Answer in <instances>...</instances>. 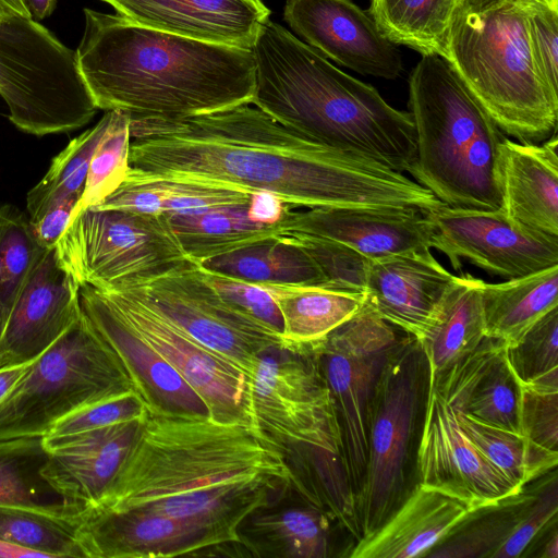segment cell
<instances>
[{
	"label": "cell",
	"mask_w": 558,
	"mask_h": 558,
	"mask_svg": "<svg viewBox=\"0 0 558 558\" xmlns=\"http://www.w3.org/2000/svg\"><path fill=\"white\" fill-rule=\"evenodd\" d=\"M482 279L456 276L435 317L418 340L426 356L429 380L473 352L487 337L482 303Z\"/></svg>",
	"instance_id": "f1b7e54d"
},
{
	"label": "cell",
	"mask_w": 558,
	"mask_h": 558,
	"mask_svg": "<svg viewBox=\"0 0 558 558\" xmlns=\"http://www.w3.org/2000/svg\"><path fill=\"white\" fill-rule=\"evenodd\" d=\"M146 405L135 389L88 404L57 421L45 436H64L110 424L142 418Z\"/></svg>",
	"instance_id": "bcb514c9"
},
{
	"label": "cell",
	"mask_w": 558,
	"mask_h": 558,
	"mask_svg": "<svg viewBox=\"0 0 558 558\" xmlns=\"http://www.w3.org/2000/svg\"><path fill=\"white\" fill-rule=\"evenodd\" d=\"M283 20L323 57L360 74L393 80L403 71L395 45L352 0H287Z\"/></svg>",
	"instance_id": "e0dca14e"
},
{
	"label": "cell",
	"mask_w": 558,
	"mask_h": 558,
	"mask_svg": "<svg viewBox=\"0 0 558 558\" xmlns=\"http://www.w3.org/2000/svg\"><path fill=\"white\" fill-rule=\"evenodd\" d=\"M135 24L196 40L252 49L269 9L253 0H100Z\"/></svg>",
	"instance_id": "603a6c76"
},
{
	"label": "cell",
	"mask_w": 558,
	"mask_h": 558,
	"mask_svg": "<svg viewBox=\"0 0 558 558\" xmlns=\"http://www.w3.org/2000/svg\"><path fill=\"white\" fill-rule=\"evenodd\" d=\"M248 203L166 216L182 247L198 266L205 259L282 234L280 223L253 221Z\"/></svg>",
	"instance_id": "d6a6232c"
},
{
	"label": "cell",
	"mask_w": 558,
	"mask_h": 558,
	"mask_svg": "<svg viewBox=\"0 0 558 558\" xmlns=\"http://www.w3.org/2000/svg\"><path fill=\"white\" fill-rule=\"evenodd\" d=\"M525 487L517 495L471 512L425 557L492 558L512 533L533 496V489Z\"/></svg>",
	"instance_id": "74e56055"
},
{
	"label": "cell",
	"mask_w": 558,
	"mask_h": 558,
	"mask_svg": "<svg viewBox=\"0 0 558 558\" xmlns=\"http://www.w3.org/2000/svg\"><path fill=\"white\" fill-rule=\"evenodd\" d=\"M454 413L482 456L518 489L556 470L557 451L542 448L520 433L482 423L460 411Z\"/></svg>",
	"instance_id": "8d00e7d4"
},
{
	"label": "cell",
	"mask_w": 558,
	"mask_h": 558,
	"mask_svg": "<svg viewBox=\"0 0 558 558\" xmlns=\"http://www.w3.org/2000/svg\"><path fill=\"white\" fill-rule=\"evenodd\" d=\"M542 558H557L558 557V536L556 526L549 536V539L545 543L543 553L541 554Z\"/></svg>",
	"instance_id": "6f0895ef"
},
{
	"label": "cell",
	"mask_w": 558,
	"mask_h": 558,
	"mask_svg": "<svg viewBox=\"0 0 558 558\" xmlns=\"http://www.w3.org/2000/svg\"><path fill=\"white\" fill-rule=\"evenodd\" d=\"M84 558L227 556L232 548L171 517L143 509H85L77 530Z\"/></svg>",
	"instance_id": "d6986e66"
},
{
	"label": "cell",
	"mask_w": 558,
	"mask_h": 558,
	"mask_svg": "<svg viewBox=\"0 0 558 558\" xmlns=\"http://www.w3.org/2000/svg\"><path fill=\"white\" fill-rule=\"evenodd\" d=\"M109 122V111L51 160L46 174L26 195L29 221L36 220L54 202L70 196H82L92 156Z\"/></svg>",
	"instance_id": "ab89813d"
},
{
	"label": "cell",
	"mask_w": 558,
	"mask_h": 558,
	"mask_svg": "<svg viewBox=\"0 0 558 558\" xmlns=\"http://www.w3.org/2000/svg\"><path fill=\"white\" fill-rule=\"evenodd\" d=\"M529 28L539 74L558 93V0H530Z\"/></svg>",
	"instance_id": "c3c4849f"
},
{
	"label": "cell",
	"mask_w": 558,
	"mask_h": 558,
	"mask_svg": "<svg viewBox=\"0 0 558 558\" xmlns=\"http://www.w3.org/2000/svg\"><path fill=\"white\" fill-rule=\"evenodd\" d=\"M76 62L98 109L177 118L252 102L250 48L213 44L84 9Z\"/></svg>",
	"instance_id": "3957f363"
},
{
	"label": "cell",
	"mask_w": 558,
	"mask_h": 558,
	"mask_svg": "<svg viewBox=\"0 0 558 558\" xmlns=\"http://www.w3.org/2000/svg\"><path fill=\"white\" fill-rule=\"evenodd\" d=\"M198 267L258 286L326 288L327 284L312 255L299 242L282 234L205 259Z\"/></svg>",
	"instance_id": "f546056e"
},
{
	"label": "cell",
	"mask_w": 558,
	"mask_h": 558,
	"mask_svg": "<svg viewBox=\"0 0 558 558\" xmlns=\"http://www.w3.org/2000/svg\"><path fill=\"white\" fill-rule=\"evenodd\" d=\"M486 336L514 345L545 314L558 307V265L500 283H482Z\"/></svg>",
	"instance_id": "4dcf8cb0"
},
{
	"label": "cell",
	"mask_w": 558,
	"mask_h": 558,
	"mask_svg": "<svg viewBox=\"0 0 558 558\" xmlns=\"http://www.w3.org/2000/svg\"><path fill=\"white\" fill-rule=\"evenodd\" d=\"M454 410L482 423L521 434L522 387L506 359V345L486 337L468 356L429 380Z\"/></svg>",
	"instance_id": "d4e9b609"
},
{
	"label": "cell",
	"mask_w": 558,
	"mask_h": 558,
	"mask_svg": "<svg viewBox=\"0 0 558 558\" xmlns=\"http://www.w3.org/2000/svg\"><path fill=\"white\" fill-rule=\"evenodd\" d=\"M54 252L61 268L80 286L100 292L130 290L197 267L166 215L123 209L76 213Z\"/></svg>",
	"instance_id": "9c48e42d"
},
{
	"label": "cell",
	"mask_w": 558,
	"mask_h": 558,
	"mask_svg": "<svg viewBox=\"0 0 558 558\" xmlns=\"http://www.w3.org/2000/svg\"><path fill=\"white\" fill-rule=\"evenodd\" d=\"M558 487L555 470L551 476L533 489L522 518L492 558H517L522 556L531 542L549 523L557 521Z\"/></svg>",
	"instance_id": "7dc6e473"
},
{
	"label": "cell",
	"mask_w": 558,
	"mask_h": 558,
	"mask_svg": "<svg viewBox=\"0 0 558 558\" xmlns=\"http://www.w3.org/2000/svg\"><path fill=\"white\" fill-rule=\"evenodd\" d=\"M458 0H371L368 14L393 45L442 57Z\"/></svg>",
	"instance_id": "d590c367"
},
{
	"label": "cell",
	"mask_w": 558,
	"mask_h": 558,
	"mask_svg": "<svg viewBox=\"0 0 558 558\" xmlns=\"http://www.w3.org/2000/svg\"><path fill=\"white\" fill-rule=\"evenodd\" d=\"M520 429L534 444L558 452V390L522 387Z\"/></svg>",
	"instance_id": "681fc988"
},
{
	"label": "cell",
	"mask_w": 558,
	"mask_h": 558,
	"mask_svg": "<svg viewBox=\"0 0 558 558\" xmlns=\"http://www.w3.org/2000/svg\"><path fill=\"white\" fill-rule=\"evenodd\" d=\"M432 247L458 270L462 260L507 280L558 265V238L526 231L501 210L441 207L426 211Z\"/></svg>",
	"instance_id": "5bb4252c"
},
{
	"label": "cell",
	"mask_w": 558,
	"mask_h": 558,
	"mask_svg": "<svg viewBox=\"0 0 558 558\" xmlns=\"http://www.w3.org/2000/svg\"><path fill=\"white\" fill-rule=\"evenodd\" d=\"M85 509L0 505V538L45 553L50 558L83 557L77 530Z\"/></svg>",
	"instance_id": "e575fe53"
},
{
	"label": "cell",
	"mask_w": 558,
	"mask_h": 558,
	"mask_svg": "<svg viewBox=\"0 0 558 558\" xmlns=\"http://www.w3.org/2000/svg\"><path fill=\"white\" fill-rule=\"evenodd\" d=\"M284 495L256 510L242 524L240 533L250 556L329 557L330 520H333L299 496L286 504Z\"/></svg>",
	"instance_id": "83f0119b"
},
{
	"label": "cell",
	"mask_w": 558,
	"mask_h": 558,
	"mask_svg": "<svg viewBox=\"0 0 558 558\" xmlns=\"http://www.w3.org/2000/svg\"><path fill=\"white\" fill-rule=\"evenodd\" d=\"M290 482L282 454L248 425L147 411L95 508L161 513L250 556L242 524L287 493Z\"/></svg>",
	"instance_id": "7a4b0ae2"
},
{
	"label": "cell",
	"mask_w": 558,
	"mask_h": 558,
	"mask_svg": "<svg viewBox=\"0 0 558 558\" xmlns=\"http://www.w3.org/2000/svg\"><path fill=\"white\" fill-rule=\"evenodd\" d=\"M315 259L324 274L327 289L364 293L369 258L340 242L302 233H287Z\"/></svg>",
	"instance_id": "ee69618b"
},
{
	"label": "cell",
	"mask_w": 558,
	"mask_h": 558,
	"mask_svg": "<svg viewBox=\"0 0 558 558\" xmlns=\"http://www.w3.org/2000/svg\"><path fill=\"white\" fill-rule=\"evenodd\" d=\"M2 328H3V324L0 322V335H1Z\"/></svg>",
	"instance_id": "91938a15"
},
{
	"label": "cell",
	"mask_w": 558,
	"mask_h": 558,
	"mask_svg": "<svg viewBox=\"0 0 558 558\" xmlns=\"http://www.w3.org/2000/svg\"><path fill=\"white\" fill-rule=\"evenodd\" d=\"M33 20L47 19L54 10L57 0H24Z\"/></svg>",
	"instance_id": "11a10c76"
},
{
	"label": "cell",
	"mask_w": 558,
	"mask_h": 558,
	"mask_svg": "<svg viewBox=\"0 0 558 558\" xmlns=\"http://www.w3.org/2000/svg\"><path fill=\"white\" fill-rule=\"evenodd\" d=\"M0 96L10 121L43 136L76 130L96 114L75 51L32 17L0 16Z\"/></svg>",
	"instance_id": "8fae6325"
},
{
	"label": "cell",
	"mask_w": 558,
	"mask_h": 558,
	"mask_svg": "<svg viewBox=\"0 0 558 558\" xmlns=\"http://www.w3.org/2000/svg\"><path fill=\"white\" fill-rule=\"evenodd\" d=\"M143 417L71 435L43 436L49 452L41 469L44 478L65 504L97 507L129 454Z\"/></svg>",
	"instance_id": "7402d4cb"
},
{
	"label": "cell",
	"mask_w": 558,
	"mask_h": 558,
	"mask_svg": "<svg viewBox=\"0 0 558 558\" xmlns=\"http://www.w3.org/2000/svg\"><path fill=\"white\" fill-rule=\"evenodd\" d=\"M416 477L417 483L474 510L522 492L482 456L460 427L453 409L432 387L417 446Z\"/></svg>",
	"instance_id": "2e32d148"
},
{
	"label": "cell",
	"mask_w": 558,
	"mask_h": 558,
	"mask_svg": "<svg viewBox=\"0 0 558 558\" xmlns=\"http://www.w3.org/2000/svg\"><path fill=\"white\" fill-rule=\"evenodd\" d=\"M530 0H458L442 58L499 130L523 144L557 132L558 93L532 52Z\"/></svg>",
	"instance_id": "8992f818"
},
{
	"label": "cell",
	"mask_w": 558,
	"mask_h": 558,
	"mask_svg": "<svg viewBox=\"0 0 558 558\" xmlns=\"http://www.w3.org/2000/svg\"><path fill=\"white\" fill-rule=\"evenodd\" d=\"M35 361V360H34ZM28 362L4 369H0V401L9 393L16 383L24 376L31 364Z\"/></svg>",
	"instance_id": "f5cc1de1"
},
{
	"label": "cell",
	"mask_w": 558,
	"mask_h": 558,
	"mask_svg": "<svg viewBox=\"0 0 558 558\" xmlns=\"http://www.w3.org/2000/svg\"><path fill=\"white\" fill-rule=\"evenodd\" d=\"M125 291L246 376L262 352L282 343L279 336L228 305L203 279L198 266Z\"/></svg>",
	"instance_id": "4fadbf2b"
},
{
	"label": "cell",
	"mask_w": 558,
	"mask_h": 558,
	"mask_svg": "<svg viewBox=\"0 0 558 558\" xmlns=\"http://www.w3.org/2000/svg\"><path fill=\"white\" fill-rule=\"evenodd\" d=\"M48 454L41 436L0 439V505L52 507L65 504L41 474Z\"/></svg>",
	"instance_id": "f35d334b"
},
{
	"label": "cell",
	"mask_w": 558,
	"mask_h": 558,
	"mask_svg": "<svg viewBox=\"0 0 558 558\" xmlns=\"http://www.w3.org/2000/svg\"><path fill=\"white\" fill-rule=\"evenodd\" d=\"M10 15L1 5H0V16Z\"/></svg>",
	"instance_id": "680465c9"
},
{
	"label": "cell",
	"mask_w": 558,
	"mask_h": 558,
	"mask_svg": "<svg viewBox=\"0 0 558 558\" xmlns=\"http://www.w3.org/2000/svg\"><path fill=\"white\" fill-rule=\"evenodd\" d=\"M430 250L372 259L365 298L377 313L417 341L453 283Z\"/></svg>",
	"instance_id": "cb8c5ba5"
},
{
	"label": "cell",
	"mask_w": 558,
	"mask_h": 558,
	"mask_svg": "<svg viewBox=\"0 0 558 558\" xmlns=\"http://www.w3.org/2000/svg\"><path fill=\"white\" fill-rule=\"evenodd\" d=\"M130 120L128 112L109 111L107 129L92 156L84 190L74 215L97 206L124 181L130 168Z\"/></svg>",
	"instance_id": "b9f144b4"
},
{
	"label": "cell",
	"mask_w": 558,
	"mask_h": 558,
	"mask_svg": "<svg viewBox=\"0 0 558 558\" xmlns=\"http://www.w3.org/2000/svg\"><path fill=\"white\" fill-rule=\"evenodd\" d=\"M102 293L199 396L209 417L251 426L246 375L241 369L194 341L131 292Z\"/></svg>",
	"instance_id": "9a60e30c"
},
{
	"label": "cell",
	"mask_w": 558,
	"mask_h": 558,
	"mask_svg": "<svg viewBox=\"0 0 558 558\" xmlns=\"http://www.w3.org/2000/svg\"><path fill=\"white\" fill-rule=\"evenodd\" d=\"M252 51L251 104L314 143L410 172L416 132L409 111L393 108L375 87L344 73L269 19Z\"/></svg>",
	"instance_id": "277c9868"
},
{
	"label": "cell",
	"mask_w": 558,
	"mask_h": 558,
	"mask_svg": "<svg viewBox=\"0 0 558 558\" xmlns=\"http://www.w3.org/2000/svg\"><path fill=\"white\" fill-rule=\"evenodd\" d=\"M557 136L541 144L505 136L500 146L501 211L518 227L558 238Z\"/></svg>",
	"instance_id": "484cf974"
},
{
	"label": "cell",
	"mask_w": 558,
	"mask_h": 558,
	"mask_svg": "<svg viewBox=\"0 0 558 558\" xmlns=\"http://www.w3.org/2000/svg\"><path fill=\"white\" fill-rule=\"evenodd\" d=\"M129 389L121 362L81 312L0 401V439L43 437L60 418Z\"/></svg>",
	"instance_id": "30bf717a"
},
{
	"label": "cell",
	"mask_w": 558,
	"mask_h": 558,
	"mask_svg": "<svg viewBox=\"0 0 558 558\" xmlns=\"http://www.w3.org/2000/svg\"><path fill=\"white\" fill-rule=\"evenodd\" d=\"M428 389L426 356L408 335L386 362L368 407L366 471L355 499L360 539L377 530L417 483L416 452Z\"/></svg>",
	"instance_id": "ba28073f"
},
{
	"label": "cell",
	"mask_w": 558,
	"mask_h": 558,
	"mask_svg": "<svg viewBox=\"0 0 558 558\" xmlns=\"http://www.w3.org/2000/svg\"><path fill=\"white\" fill-rule=\"evenodd\" d=\"M199 268V267H198ZM203 279L235 312L281 338L282 316L272 294L266 287L206 271Z\"/></svg>",
	"instance_id": "f6af8a7d"
},
{
	"label": "cell",
	"mask_w": 558,
	"mask_h": 558,
	"mask_svg": "<svg viewBox=\"0 0 558 558\" xmlns=\"http://www.w3.org/2000/svg\"><path fill=\"white\" fill-rule=\"evenodd\" d=\"M263 287L272 294L281 313L282 342L291 345L319 343L365 301L364 293L322 287Z\"/></svg>",
	"instance_id": "836d02e7"
},
{
	"label": "cell",
	"mask_w": 558,
	"mask_h": 558,
	"mask_svg": "<svg viewBox=\"0 0 558 558\" xmlns=\"http://www.w3.org/2000/svg\"><path fill=\"white\" fill-rule=\"evenodd\" d=\"M44 557L45 553L0 538V558Z\"/></svg>",
	"instance_id": "db71d44e"
},
{
	"label": "cell",
	"mask_w": 558,
	"mask_h": 558,
	"mask_svg": "<svg viewBox=\"0 0 558 558\" xmlns=\"http://www.w3.org/2000/svg\"><path fill=\"white\" fill-rule=\"evenodd\" d=\"M81 312L117 355L149 413L209 416L199 396L123 317L112 301L89 286H80Z\"/></svg>",
	"instance_id": "ac0fdd59"
},
{
	"label": "cell",
	"mask_w": 558,
	"mask_h": 558,
	"mask_svg": "<svg viewBox=\"0 0 558 558\" xmlns=\"http://www.w3.org/2000/svg\"><path fill=\"white\" fill-rule=\"evenodd\" d=\"M474 509L439 489L416 483L372 534L357 541L351 558H413L441 542Z\"/></svg>",
	"instance_id": "4316f807"
},
{
	"label": "cell",
	"mask_w": 558,
	"mask_h": 558,
	"mask_svg": "<svg viewBox=\"0 0 558 558\" xmlns=\"http://www.w3.org/2000/svg\"><path fill=\"white\" fill-rule=\"evenodd\" d=\"M295 208L281 220L282 234L330 239L369 259L432 248L433 225L424 211L373 207Z\"/></svg>",
	"instance_id": "44dd1931"
},
{
	"label": "cell",
	"mask_w": 558,
	"mask_h": 558,
	"mask_svg": "<svg viewBox=\"0 0 558 558\" xmlns=\"http://www.w3.org/2000/svg\"><path fill=\"white\" fill-rule=\"evenodd\" d=\"M405 336L365 298L351 318L313 345L335 404L354 499L366 471L371 399L386 362Z\"/></svg>",
	"instance_id": "7c38bea8"
},
{
	"label": "cell",
	"mask_w": 558,
	"mask_h": 558,
	"mask_svg": "<svg viewBox=\"0 0 558 558\" xmlns=\"http://www.w3.org/2000/svg\"><path fill=\"white\" fill-rule=\"evenodd\" d=\"M253 1H258V0H253Z\"/></svg>",
	"instance_id": "94428289"
},
{
	"label": "cell",
	"mask_w": 558,
	"mask_h": 558,
	"mask_svg": "<svg viewBox=\"0 0 558 558\" xmlns=\"http://www.w3.org/2000/svg\"><path fill=\"white\" fill-rule=\"evenodd\" d=\"M421 56L409 80L416 132L410 173L445 206L500 210L505 134L442 57Z\"/></svg>",
	"instance_id": "52a82bcc"
},
{
	"label": "cell",
	"mask_w": 558,
	"mask_h": 558,
	"mask_svg": "<svg viewBox=\"0 0 558 558\" xmlns=\"http://www.w3.org/2000/svg\"><path fill=\"white\" fill-rule=\"evenodd\" d=\"M0 5L10 15L32 17L24 0H0Z\"/></svg>",
	"instance_id": "9f6ffc18"
},
{
	"label": "cell",
	"mask_w": 558,
	"mask_h": 558,
	"mask_svg": "<svg viewBox=\"0 0 558 558\" xmlns=\"http://www.w3.org/2000/svg\"><path fill=\"white\" fill-rule=\"evenodd\" d=\"M130 134L136 173L270 193L293 207L442 206L403 173L314 143L251 102L189 117H131Z\"/></svg>",
	"instance_id": "6da1fadb"
},
{
	"label": "cell",
	"mask_w": 558,
	"mask_h": 558,
	"mask_svg": "<svg viewBox=\"0 0 558 558\" xmlns=\"http://www.w3.org/2000/svg\"><path fill=\"white\" fill-rule=\"evenodd\" d=\"M44 250L29 218L10 204L0 205V322L5 319Z\"/></svg>",
	"instance_id": "60d3db41"
},
{
	"label": "cell",
	"mask_w": 558,
	"mask_h": 558,
	"mask_svg": "<svg viewBox=\"0 0 558 558\" xmlns=\"http://www.w3.org/2000/svg\"><path fill=\"white\" fill-rule=\"evenodd\" d=\"M80 198V195L63 197L54 202L36 220L29 221L33 236L44 250L56 247L74 215Z\"/></svg>",
	"instance_id": "f907efd6"
},
{
	"label": "cell",
	"mask_w": 558,
	"mask_h": 558,
	"mask_svg": "<svg viewBox=\"0 0 558 558\" xmlns=\"http://www.w3.org/2000/svg\"><path fill=\"white\" fill-rule=\"evenodd\" d=\"M80 284L45 251L0 335V369L36 360L80 318Z\"/></svg>",
	"instance_id": "ffe728a7"
},
{
	"label": "cell",
	"mask_w": 558,
	"mask_h": 558,
	"mask_svg": "<svg viewBox=\"0 0 558 558\" xmlns=\"http://www.w3.org/2000/svg\"><path fill=\"white\" fill-rule=\"evenodd\" d=\"M293 206L265 192L253 193L248 203V217L258 223H280Z\"/></svg>",
	"instance_id": "816d5d0a"
},
{
	"label": "cell",
	"mask_w": 558,
	"mask_h": 558,
	"mask_svg": "<svg viewBox=\"0 0 558 558\" xmlns=\"http://www.w3.org/2000/svg\"><path fill=\"white\" fill-rule=\"evenodd\" d=\"M506 359L522 387L558 390V307L506 348Z\"/></svg>",
	"instance_id": "7bdbcfd3"
},
{
	"label": "cell",
	"mask_w": 558,
	"mask_h": 558,
	"mask_svg": "<svg viewBox=\"0 0 558 558\" xmlns=\"http://www.w3.org/2000/svg\"><path fill=\"white\" fill-rule=\"evenodd\" d=\"M251 426L278 450L290 489L350 534L359 524L339 422L314 347L278 344L246 376Z\"/></svg>",
	"instance_id": "5b68a950"
},
{
	"label": "cell",
	"mask_w": 558,
	"mask_h": 558,
	"mask_svg": "<svg viewBox=\"0 0 558 558\" xmlns=\"http://www.w3.org/2000/svg\"><path fill=\"white\" fill-rule=\"evenodd\" d=\"M251 196L225 186L142 174L129 168L121 185L92 208L168 215L244 204Z\"/></svg>",
	"instance_id": "1f68e13d"
}]
</instances>
